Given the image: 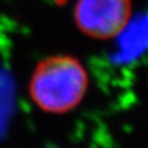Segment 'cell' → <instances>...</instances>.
I'll return each instance as SVG.
<instances>
[{
    "mask_svg": "<svg viewBox=\"0 0 148 148\" xmlns=\"http://www.w3.org/2000/svg\"><path fill=\"white\" fill-rule=\"evenodd\" d=\"M89 89V76L82 62L70 55H51L36 64L28 92L41 111L65 114L75 110Z\"/></svg>",
    "mask_w": 148,
    "mask_h": 148,
    "instance_id": "1",
    "label": "cell"
},
{
    "mask_svg": "<svg viewBox=\"0 0 148 148\" xmlns=\"http://www.w3.org/2000/svg\"><path fill=\"white\" fill-rule=\"evenodd\" d=\"M131 0H77L73 20L77 28L95 40L118 36L131 22Z\"/></svg>",
    "mask_w": 148,
    "mask_h": 148,
    "instance_id": "2",
    "label": "cell"
}]
</instances>
